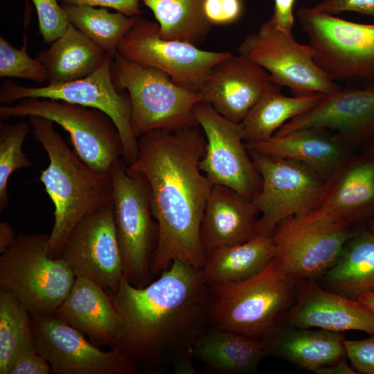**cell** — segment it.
<instances>
[{
	"instance_id": "cell-1",
	"label": "cell",
	"mask_w": 374,
	"mask_h": 374,
	"mask_svg": "<svg viewBox=\"0 0 374 374\" xmlns=\"http://www.w3.org/2000/svg\"><path fill=\"white\" fill-rule=\"evenodd\" d=\"M111 295L121 326L110 349L125 357L136 373L163 370L181 355L192 353L210 326L212 288L199 269L181 260L143 287L123 277Z\"/></svg>"
},
{
	"instance_id": "cell-2",
	"label": "cell",
	"mask_w": 374,
	"mask_h": 374,
	"mask_svg": "<svg viewBox=\"0 0 374 374\" xmlns=\"http://www.w3.org/2000/svg\"><path fill=\"white\" fill-rule=\"evenodd\" d=\"M199 127L154 130L139 137L136 161L127 170L146 178L158 242L151 265L153 276L175 260L201 269L205 254L200 226L213 184L201 170L206 140Z\"/></svg>"
},
{
	"instance_id": "cell-3",
	"label": "cell",
	"mask_w": 374,
	"mask_h": 374,
	"mask_svg": "<svg viewBox=\"0 0 374 374\" xmlns=\"http://www.w3.org/2000/svg\"><path fill=\"white\" fill-rule=\"evenodd\" d=\"M29 123L49 159L39 179L54 205L47 251L51 258H58L74 226L112 202V178L109 172L93 170L73 152L51 120L30 116Z\"/></svg>"
},
{
	"instance_id": "cell-4",
	"label": "cell",
	"mask_w": 374,
	"mask_h": 374,
	"mask_svg": "<svg viewBox=\"0 0 374 374\" xmlns=\"http://www.w3.org/2000/svg\"><path fill=\"white\" fill-rule=\"evenodd\" d=\"M111 75L115 88L129 96L131 125L137 139L154 130L173 132L199 127L194 107L202 100L200 94L177 85L161 70L117 53L112 61Z\"/></svg>"
},
{
	"instance_id": "cell-5",
	"label": "cell",
	"mask_w": 374,
	"mask_h": 374,
	"mask_svg": "<svg viewBox=\"0 0 374 374\" xmlns=\"http://www.w3.org/2000/svg\"><path fill=\"white\" fill-rule=\"evenodd\" d=\"M298 281L285 274L273 258L248 279L211 287L209 326L261 338L277 316L294 303Z\"/></svg>"
},
{
	"instance_id": "cell-6",
	"label": "cell",
	"mask_w": 374,
	"mask_h": 374,
	"mask_svg": "<svg viewBox=\"0 0 374 374\" xmlns=\"http://www.w3.org/2000/svg\"><path fill=\"white\" fill-rule=\"evenodd\" d=\"M50 234L21 233L0 256V289L31 314H53L75 276L61 258L49 256Z\"/></svg>"
},
{
	"instance_id": "cell-7",
	"label": "cell",
	"mask_w": 374,
	"mask_h": 374,
	"mask_svg": "<svg viewBox=\"0 0 374 374\" xmlns=\"http://www.w3.org/2000/svg\"><path fill=\"white\" fill-rule=\"evenodd\" d=\"M297 17L314 50V60L332 81L346 87H374V24L346 21L313 8Z\"/></svg>"
},
{
	"instance_id": "cell-8",
	"label": "cell",
	"mask_w": 374,
	"mask_h": 374,
	"mask_svg": "<svg viewBox=\"0 0 374 374\" xmlns=\"http://www.w3.org/2000/svg\"><path fill=\"white\" fill-rule=\"evenodd\" d=\"M109 173L123 277L132 285L143 287L153 280L151 265L158 242L149 184L142 173L128 171L121 158L114 161Z\"/></svg>"
},
{
	"instance_id": "cell-9",
	"label": "cell",
	"mask_w": 374,
	"mask_h": 374,
	"mask_svg": "<svg viewBox=\"0 0 374 374\" xmlns=\"http://www.w3.org/2000/svg\"><path fill=\"white\" fill-rule=\"evenodd\" d=\"M30 116L46 118L61 126L69 134L75 153L97 172H109L114 161L123 155V143L116 124L100 109L35 98L0 107L1 120Z\"/></svg>"
},
{
	"instance_id": "cell-10",
	"label": "cell",
	"mask_w": 374,
	"mask_h": 374,
	"mask_svg": "<svg viewBox=\"0 0 374 374\" xmlns=\"http://www.w3.org/2000/svg\"><path fill=\"white\" fill-rule=\"evenodd\" d=\"M247 150L262 179L251 200L261 214L258 235L271 236L285 218L308 214L317 207L326 181L314 170L299 161Z\"/></svg>"
},
{
	"instance_id": "cell-11",
	"label": "cell",
	"mask_w": 374,
	"mask_h": 374,
	"mask_svg": "<svg viewBox=\"0 0 374 374\" xmlns=\"http://www.w3.org/2000/svg\"><path fill=\"white\" fill-rule=\"evenodd\" d=\"M113 58L107 56L102 66L91 75L65 82H51L43 87H26L5 81L0 87V103L10 105L28 98L64 101L100 109L116 124L123 146V159L130 166L137 159L138 139L131 125V104L128 94L114 87L111 75Z\"/></svg>"
},
{
	"instance_id": "cell-12",
	"label": "cell",
	"mask_w": 374,
	"mask_h": 374,
	"mask_svg": "<svg viewBox=\"0 0 374 374\" xmlns=\"http://www.w3.org/2000/svg\"><path fill=\"white\" fill-rule=\"evenodd\" d=\"M359 231L309 213L290 216L271 235L274 258L287 275L315 280L335 263L345 243Z\"/></svg>"
},
{
	"instance_id": "cell-13",
	"label": "cell",
	"mask_w": 374,
	"mask_h": 374,
	"mask_svg": "<svg viewBox=\"0 0 374 374\" xmlns=\"http://www.w3.org/2000/svg\"><path fill=\"white\" fill-rule=\"evenodd\" d=\"M238 52L265 69L272 82L288 87L294 96L328 94L342 88L315 64L310 44L299 43L292 33L278 29L270 19L245 37Z\"/></svg>"
},
{
	"instance_id": "cell-14",
	"label": "cell",
	"mask_w": 374,
	"mask_h": 374,
	"mask_svg": "<svg viewBox=\"0 0 374 374\" xmlns=\"http://www.w3.org/2000/svg\"><path fill=\"white\" fill-rule=\"evenodd\" d=\"M118 53L137 64L161 70L177 85L199 92L218 62L229 51L214 52L160 36L157 22L137 17L118 46Z\"/></svg>"
},
{
	"instance_id": "cell-15",
	"label": "cell",
	"mask_w": 374,
	"mask_h": 374,
	"mask_svg": "<svg viewBox=\"0 0 374 374\" xmlns=\"http://www.w3.org/2000/svg\"><path fill=\"white\" fill-rule=\"evenodd\" d=\"M194 114L206 140L201 170L213 184L229 187L251 201L262 179L245 145L241 123L226 118L202 101L195 105Z\"/></svg>"
},
{
	"instance_id": "cell-16",
	"label": "cell",
	"mask_w": 374,
	"mask_h": 374,
	"mask_svg": "<svg viewBox=\"0 0 374 374\" xmlns=\"http://www.w3.org/2000/svg\"><path fill=\"white\" fill-rule=\"evenodd\" d=\"M75 277L115 293L123 278L112 202L82 219L67 236L60 256Z\"/></svg>"
},
{
	"instance_id": "cell-17",
	"label": "cell",
	"mask_w": 374,
	"mask_h": 374,
	"mask_svg": "<svg viewBox=\"0 0 374 374\" xmlns=\"http://www.w3.org/2000/svg\"><path fill=\"white\" fill-rule=\"evenodd\" d=\"M37 352L57 374H134V366L116 350L104 351L53 314H30Z\"/></svg>"
},
{
	"instance_id": "cell-18",
	"label": "cell",
	"mask_w": 374,
	"mask_h": 374,
	"mask_svg": "<svg viewBox=\"0 0 374 374\" xmlns=\"http://www.w3.org/2000/svg\"><path fill=\"white\" fill-rule=\"evenodd\" d=\"M305 128L326 129L356 150L374 141V87H342L280 127L274 136Z\"/></svg>"
},
{
	"instance_id": "cell-19",
	"label": "cell",
	"mask_w": 374,
	"mask_h": 374,
	"mask_svg": "<svg viewBox=\"0 0 374 374\" xmlns=\"http://www.w3.org/2000/svg\"><path fill=\"white\" fill-rule=\"evenodd\" d=\"M275 322L301 328L374 334V312L358 299L323 287L315 280L300 279L294 303Z\"/></svg>"
},
{
	"instance_id": "cell-20",
	"label": "cell",
	"mask_w": 374,
	"mask_h": 374,
	"mask_svg": "<svg viewBox=\"0 0 374 374\" xmlns=\"http://www.w3.org/2000/svg\"><path fill=\"white\" fill-rule=\"evenodd\" d=\"M308 213L357 230L367 228L374 218V157L352 155L326 181L317 207Z\"/></svg>"
},
{
	"instance_id": "cell-21",
	"label": "cell",
	"mask_w": 374,
	"mask_h": 374,
	"mask_svg": "<svg viewBox=\"0 0 374 374\" xmlns=\"http://www.w3.org/2000/svg\"><path fill=\"white\" fill-rule=\"evenodd\" d=\"M271 83L262 66L242 55L231 53L214 66L198 93L201 101L240 123Z\"/></svg>"
},
{
	"instance_id": "cell-22",
	"label": "cell",
	"mask_w": 374,
	"mask_h": 374,
	"mask_svg": "<svg viewBox=\"0 0 374 374\" xmlns=\"http://www.w3.org/2000/svg\"><path fill=\"white\" fill-rule=\"evenodd\" d=\"M53 315L98 346L112 347L119 335L120 317L111 294L84 277H75L69 293Z\"/></svg>"
},
{
	"instance_id": "cell-23",
	"label": "cell",
	"mask_w": 374,
	"mask_h": 374,
	"mask_svg": "<svg viewBox=\"0 0 374 374\" xmlns=\"http://www.w3.org/2000/svg\"><path fill=\"white\" fill-rule=\"evenodd\" d=\"M258 213L251 201L229 187L213 184L200 226L205 256L219 248L243 243L258 235Z\"/></svg>"
},
{
	"instance_id": "cell-24",
	"label": "cell",
	"mask_w": 374,
	"mask_h": 374,
	"mask_svg": "<svg viewBox=\"0 0 374 374\" xmlns=\"http://www.w3.org/2000/svg\"><path fill=\"white\" fill-rule=\"evenodd\" d=\"M245 145L262 154L301 161L325 181L355 153L335 134L323 128L300 129Z\"/></svg>"
},
{
	"instance_id": "cell-25",
	"label": "cell",
	"mask_w": 374,
	"mask_h": 374,
	"mask_svg": "<svg viewBox=\"0 0 374 374\" xmlns=\"http://www.w3.org/2000/svg\"><path fill=\"white\" fill-rule=\"evenodd\" d=\"M267 356L314 372L346 355L343 332L301 328L275 322L261 337Z\"/></svg>"
},
{
	"instance_id": "cell-26",
	"label": "cell",
	"mask_w": 374,
	"mask_h": 374,
	"mask_svg": "<svg viewBox=\"0 0 374 374\" xmlns=\"http://www.w3.org/2000/svg\"><path fill=\"white\" fill-rule=\"evenodd\" d=\"M192 354L208 369L222 374L253 373L267 356L261 338L214 326L197 337Z\"/></svg>"
},
{
	"instance_id": "cell-27",
	"label": "cell",
	"mask_w": 374,
	"mask_h": 374,
	"mask_svg": "<svg viewBox=\"0 0 374 374\" xmlns=\"http://www.w3.org/2000/svg\"><path fill=\"white\" fill-rule=\"evenodd\" d=\"M317 279L325 289L353 299L374 292V235L367 228L357 232Z\"/></svg>"
},
{
	"instance_id": "cell-28",
	"label": "cell",
	"mask_w": 374,
	"mask_h": 374,
	"mask_svg": "<svg viewBox=\"0 0 374 374\" xmlns=\"http://www.w3.org/2000/svg\"><path fill=\"white\" fill-rule=\"evenodd\" d=\"M109 56L102 48L69 24L65 32L35 59L46 69L47 82H65L87 77Z\"/></svg>"
},
{
	"instance_id": "cell-29",
	"label": "cell",
	"mask_w": 374,
	"mask_h": 374,
	"mask_svg": "<svg viewBox=\"0 0 374 374\" xmlns=\"http://www.w3.org/2000/svg\"><path fill=\"white\" fill-rule=\"evenodd\" d=\"M274 256V245L271 237L256 235L243 243L213 251L206 257L200 270L211 287L227 285L255 276Z\"/></svg>"
},
{
	"instance_id": "cell-30",
	"label": "cell",
	"mask_w": 374,
	"mask_h": 374,
	"mask_svg": "<svg viewBox=\"0 0 374 374\" xmlns=\"http://www.w3.org/2000/svg\"><path fill=\"white\" fill-rule=\"evenodd\" d=\"M274 82L248 112L241 125L246 143L265 141L285 123L317 105L323 93L288 97Z\"/></svg>"
},
{
	"instance_id": "cell-31",
	"label": "cell",
	"mask_w": 374,
	"mask_h": 374,
	"mask_svg": "<svg viewBox=\"0 0 374 374\" xmlns=\"http://www.w3.org/2000/svg\"><path fill=\"white\" fill-rule=\"evenodd\" d=\"M204 0H141L157 21L160 36L195 46L202 44L211 25L203 12Z\"/></svg>"
},
{
	"instance_id": "cell-32",
	"label": "cell",
	"mask_w": 374,
	"mask_h": 374,
	"mask_svg": "<svg viewBox=\"0 0 374 374\" xmlns=\"http://www.w3.org/2000/svg\"><path fill=\"white\" fill-rule=\"evenodd\" d=\"M69 24L102 48L112 58L124 35L136 21L137 17L111 12L106 8L89 5L61 4Z\"/></svg>"
},
{
	"instance_id": "cell-33",
	"label": "cell",
	"mask_w": 374,
	"mask_h": 374,
	"mask_svg": "<svg viewBox=\"0 0 374 374\" xmlns=\"http://www.w3.org/2000/svg\"><path fill=\"white\" fill-rule=\"evenodd\" d=\"M37 350L30 314L10 293L0 289V374H8L21 354Z\"/></svg>"
},
{
	"instance_id": "cell-34",
	"label": "cell",
	"mask_w": 374,
	"mask_h": 374,
	"mask_svg": "<svg viewBox=\"0 0 374 374\" xmlns=\"http://www.w3.org/2000/svg\"><path fill=\"white\" fill-rule=\"evenodd\" d=\"M26 121L6 123L0 121V211L9 204L8 191L10 175L17 169L30 168L33 162L22 150V145L30 132Z\"/></svg>"
},
{
	"instance_id": "cell-35",
	"label": "cell",
	"mask_w": 374,
	"mask_h": 374,
	"mask_svg": "<svg viewBox=\"0 0 374 374\" xmlns=\"http://www.w3.org/2000/svg\"><path fill=\"white\" fill-rule=\"evenodd\" d=\"M0 77L21 78L37 83L47 81V73L44 65L28 55L26 40L21 48L19 49L12 46L1 35Z\"/></svg>"
},
{
	"instance_id": "cell-36",
	"label": "cell",
	"mask_w": 374,
	"mask_h": 374,
	"mask_svg": "<svg viewBox=\"0 0 374 374\" xmlns=\"http://www.w3.org/2000/svg\"><path fill=\"white\" fill-rule=\"evenodd\" d=\"M39 22V30L44 43H52L67 28L69 22L58 0H31Z\"/></svg>"
},
{
	"instance_id": "cell-37",
	"label": "cell",
	"mask_w": 374,
	"mask_h": 374,
	"mask_svg": "<svg viewBox=\"0 0 374 374\" xmlns=\"http://www.w3.org/2000/svg\"><path fill=\"white\" fill-rule=\"evenodd\" d=\"M243 11L242 0H204L203 12L211 26H226L236 22Z\"/></svg>"
},
{
	"instance_id": "cell-38",
	"label": "cell",
	"mask_w": 374,
	"mask_h": 374,
	"mask_svg": "<svg viewBox=\"0 0 374 374\" xmlns=\"http://www.w3.org/2000/svg\"><path fill=\"white\" fill-rule=\"evenodd\" d=\"M346 357L361 374H374V334L361 340L344 339Z\"/></svg>"
},
{
	"instance_id": "cell-39",
	"label": "cell",
	"mask_w": 374,
	"mask_h": 374,
	"mask_svg": "<svg viewBox=\"0 0 374 374\" xmlns=\"http://www.w3.org/2000/svg\"><path fill=\"white\" fill-rule=\"evenodd\" d=\"M313 8L330 15L344 11H354L374 16V0H323Z\"/></svg>"
},
{
	"instance_id": "cell-40",
	"label": "cell",
	"mask_w": 374,
	"mask_h": 374,
	"mask_svg": "<svg viewBox=\"0 0 374 374\" xmlns=\"http://www.w3.org/2000/svg\"><path fill=\"white\" fill-rule=\"evenodd\" d=\"M48 362L37 352L29 351L19 355L10 366L8 374H51Z\"/></svg>"
},
{
	"instance_id": "cell-41",
	"label": "cell",
	"mask_w": 374,
	"mask_h": 374,
	"mask_svg": "<svg viewBox=\"0 0 374 374\" xmlns=\"http://www.w3.org/2000/svg\"><path fill=\"white\" fill-rule=\"evenodd\" d=\"M61 3L73 5H89L112 8L127 17L141 16L143 12L139 3L141 0H60Z\"/></svg>"
},
{
	"instance_id": "cell-42",
	"label": "cell",
	"mask_w": 374,
	"mask_h": 374,
	"mask_svg": "<svg viewBox=\"0 0 374 374\" xmlns=\"http://www.w3.org/2000/svg\"><path fill=\"white\" fill-rule=\"evenodd\" d=\"M295 1L274 0V11L270 19L278 29L285 33H292L294 22L293 6Z\"/></svg>"
},
{
	"instance_id": "cell-43",
	"label": "cell",
	"mask_w": 374,
	"mask_h": 374,
	"mask_svg": "<svg viewBox=\"0 0 374 374\" xmlns=\"http://www.w3.org/2000/svg\"><path fill=\"white\" fill-rule=\"evenodd\" d=\"M316 374H357L352 366H349L346 355L343 356L337 362L322 366L314 371Z\"/></svg>"
},
{
	"instance_id": "cell-44",
	"label": "cell",
	"mask_w": 374,
	"mask_h": 374,
	"mask_svg": "<svg viewBox=\"0 0 374 374\" xmlns=\"http://www.w3.org/2000/svg\"><path fill=\"white\" fill-rule=\"evenodd\" d=\"M192 353H186L177 357L171 364L174 373L176 374H196L197 371L195 367Z\"/></svg>"
},
{
	"instance_id": "cell-45",
	"label": "cell",
	"mask_w": 374,
	"mask_h": 374,
	"mask_svg": "<svg viewBox=\"0 0 374 374\" xmlns=\"http://www.w3.org/2000/svg\"><path fill=\"white\" fill-rule=\"evenodd\" d=\"M16 238L15 233L6 221L0 222V253L6 251Z\"/></svg>"
},
{
	"instance_id": "cell-46",
	"label": "cell",
	"mask_w": 374,
	"mask_h": 374,
	"mask_svg": "<svg viewBox=\"0 0 374 374\" xmlns=\"http://www.w3.org/2000/svg\"><path fill=\"white\" fill-rule=\"evenodd\" d=\"M357 299L374 312V292L362 294Z\"/></svg>"
},
{
	"instance_id": "cell-47",
	"label": "cell",
	"mask_w": 374,
	"mask_h": 374,
	"mask_svg": "<svg viewBox=\"0 0 374 374\" xmlns=\"http://www.w3.org/2000/svg\"><path fill=\"white\" fill-rule=\"evenodd\" d=\"M359 152L374 157V141L368 144L367 145L362 148Z\"/></svg>"
},
{
	"instance_id": "cell-48",
	"label": "cell",
	"mask_w": 374,
	"mask_h": 374,
	"mask_svg": "<svg viewBox=\"0 0 374 374\" xmlns=\"http://www.w3.org/2000/svg\"><path fill=\"white\" fill-rule=\"evenodd\" d=\"M367 229L372 233L374 235V218L373 220L371 221V222L370 223V224L368 225V226L367 227Z\"/></svg>"
}]
</instances>
